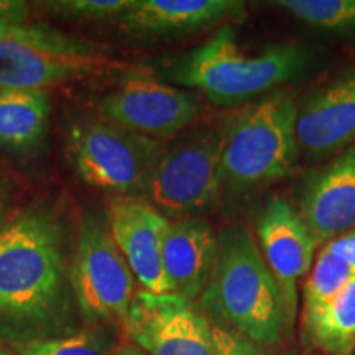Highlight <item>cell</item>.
Masks as SVG:
<instances>
[{
  "mask_svg": "<svg viewBox=\"0 0 355 355\" xmlns=\"http://www.w3.org/2000/svg\"><path fill=\"white\" fill-rule=\"evenodd\" d=\"M64 219L51 204L33 202L0 224V344L76 334L81 314L71 285Z\"/></svg>",
  "mask_w": 355,
  "mask_h": 355,
  "instance_id": "obj_1",
  "label": "cell"
},
{
  "mask_svg": "<svg viewBox=\"0 0 355 355\" xmlns=\"http://www.w3.org/2000/svg\"><path fill=\"white\" fill-rule=\"evenodd\" d=\"M319 61L318 53L303 43L243 44L235 25H224L193 50L168 58L153 73L163 83L199 92L217 107L241 109L303 81Z\"/></svg>",
  "mask_w": 355,
  "mask_h": 355,
  "instance_id": "obj_2",
  "label": "cell"
},
{
  "mask_svg": "<svg viewBox=\"0 0 355 355\" xmlns=\"http://www.w3.org/2000/svg\"><path fill=\"white\" fill-rule=\"evenodd\" d=\"M196 308L214 326L279 347L291 336L277 279L265 263L255 235L242 220L217 232V255Z\"/></svg>",
  "mask_w": 355,
  "mask_h": 355,
  "instance_id": "obj_3",
  "label": "cell"
},
{
  "mask_svg": "<svg viewBox=\"0 0 355 355\" xmlns=\"http://www.w3.org/2000/svg\"><path fill=\"white\" fill-rule=\"evenodd\" d=\"M298 102L279 89L229 114L219 170V207L237 212L288 178L301 153Z\"/></svg>",
  "mask_w": 355,
  "mask_h": 355,
  "instance_id": "obj_4",
  "label": "cell"
},
{
  "mask_svg": "<svg viewBox=\"0 0 355 355\" xmlns=\"http://www.w3.org/2000/svg\"><path fill=\"white\" fill-rule=\"evenodd\" d=\"M227 121L229 114L199 117L163 146L144 199L168 220L202 217L219 206Z\"/></svg>",
  "mask_w": 355,
  "mask_h": 355,
  "instance_id": "obj_5",
  "label": "cell"
},
{
  "mask_svg": "<svg viewBox=\"0 0 355 355\" xmlns=\"http://www.w3.org/2000/svg\"><path fill=\"white\" fill-rule=\"evenodd\" d=\"M121 68L105 44L42 24L0 21V91L46 89Z\"/></svg>",
  "mask_w": 355,
  "mask_h": 355,
  "instance_id": "obj_6",
  "label": "cell"
},
{
  "mask_svg": "<svg viewBox=\"0 0 355 355\" xmlns=\"http://www.w3.org/2000/svg\"><path fill=\"white\" fill-rule=\"evenodd\" d=\"M163 146L102 115L78 117L66 135V152L79 180L112 196L144 199Z\"/></svg>",
  "mask_w": 355,
  "mask_h": 355,
  "instance_id": "obj_7",
  "label": "cell"
},
{
  "mask_svg": "<svg viewBox=\"0 0 355 355\" xmlns=\"http://www.w3.org/2000/svg\"><path fill=\"white\" fill-rule=\"evenodd\" d=\"M135 283L110 234L107 212H84L71 261V285L83 321L92 326L112 321L123 324L137 293Z\"/></svg>",
  "mask_w": 355,
  "mask_h": 355,
  "instance_id": "obj_8",
  "label": "cell"
},
{
  "mask_svg": "<svg viewBox=\"0 0 355 355\" xmlns=\"http://www.w3.org/2000/svg\"><path fill=\"white\" fill-rule=\"evenodd\" d=\"M97 110L128 130L166 144L201 117L202 104L193 91L163 83L153 71L132 69L97 102Z\"/></svg>",
  "mask_w": 355,
  "mask_h": 355,
  "instance_id": "obj_9",
  "label": "cell"
},
{
  "mask_svg": "<svg viewBox=\"0 0 355 355\" xmlns=\"http://www.w3.org/2000/svg\"><path fill=\"white\" fill-rule=\"evenodd\" d=\"M122 327L148 355H216L211 321L176 293L137 291Z\"/></svg>",
  "mask_w": 355,
  "mask_h": 355,
  "instance_id": "obj_10",
  "label": "cell"
},
{
  "mask_svg": "<svg viewBox=\"0 0 355 355\" xmlns=\"http://www.w3.org/2000/svg\"><path fill=\"white\" fill-rule=\"evenodd\" d=\"M255 241L265 263L277 279L293 332L298 311V283L316 259L318 243L295 204L283 196L265 199L255 216Z\"/></svg>",
  "mask_w": 355,
  "mask_h": 355,
  "instance_id": "obj_11",
  "label": "cell"
},
{
  "mask_svg": "<svg viewBox=\"0 0 355 355\" xmlns=\"http://www.w3.org/2000/svg\"><path fill=\"white\" fill-rule=\"evenodd\" d=\"M245 13L241 0H133L115 24L133 42L155 43L216 32Z\"/></svg>",
  "mask_w": 355,
  "mask_h": 355,
  "instance_id": "obj_12",
  "label": "cell"
},
{
  "mask_svg": "<svg viewBox=\"0 0 355 355\" xmlns=\"http://www.w3.org/2000/svg\"><path fill=\"white\" fill-rule=\"evenodd\" d=\"M293 204L318 247L355 227V144L306 171Z\"/></svg>",
  "mask_w": 355,
  "mask_h": 355,
  "instance_id": "obj_13",
  "label": "cell"
},
{
  "mask_svg": "<svg viewBox=\"0 0 355 355\" xmlns=\"http://www.w3.org/2000/svg\"><path fill=\"white\" fill-rule=\"evenodd\" d=\"M296 137L308 162L322 163L355 144V68L311 89L298 104Z\"/></svg>",
  "mask_w": 355,
  "mask_h": 355,
  "instance_id": "obj_14",
  "label": "cell"
},
{
  "mask_svg": "<svg viewBox=\"0 0 355 355\" xmlns=\"http://www.w3.org/2000/svg\"><path fill=\"white\" fill-rule=\"evenodd\" d=\"M109 229L141 290L171 293L163 268V241L168 219L141 198L112 196L107 206Z\"/></svg>",
  "mask_w": 355,
  "mask_h": 355,
  "instance_id": "obj_15",
  "label": "cell"
},
{
  "mask_svg": "<svg viewBox=\"0 0 355 355\" xmlns=\"http://www.w3.org/2000/svg\"><path fill=\"white\" fill-rule=\"evenodd\" d=\"M217 255V232L204 217L168 220L163 268L171 293L196 303L206 290Z\"/></svg>",
  "mask_w": 355,
  "mask_h": 355,
  "instance_id": "obj_16",
  "label": "cell"
},
{
  "mask_svg": "<svg viewBox=\"0 0 355 355\" xmlns=\"http://www.w3.org/2000/svg\"><path fill=\"white\" fill-rule=\"evenodd\" d=\"M51 102L46 89L0 91V148L28 157L46 141Z\"/></svg>",
  "mask_w": 355,
  "mask_h": 355,
  "instance_id": "obj_17",
  "label": "cell"
},
{
  "mask_svg": "<svg viewBox=\"0 0 355 355\" xmlns=\"http://www.w3.org/2000/svg\"><path fill=\"white\" fill-rule=\"evenodd\" d=\"M303 337L326 355H350L355 347V277L314 313L303 316Z\"/></svg>",
  "mask_w": 355,
  "mask_h": 355,
  "instance_id": "obj_18",
  "label": "cell"
},
{
  "mask_svg": "<svg viewBox=\"0 0 355 355\" xmlns=\"http://www.w3.org/2000/svg\"><path fill=\"white\" fill-rule=\"evenodd\" d=\"M273 6L327 37L355 44V0H278Z\"/></svg>",
  "mask_w": 355,
  "mask_h": 355,
  "instance_id": "obj_19",
  "label": "cell"
},
{
  "mask_svg": "<svg viewBox=\"0 0 355 355\" xmlns=\"http://www.w3.org/2000/svg\"><path fill=\"white\" fill-rule=\"evenodd\" d=\"M355 277V268L319 250L303 285V316L327 304Z\"/></svg>",
  "mask_w": 355,
  "mask_h": 355,
  "instance_id": "obj_20",
  "label": "cell"
},
{
  "mask_svg": "<svg viewBox=\"0 0 355 355\" xmlns=\"http://www.w3.org/2000/svg\"><path fill=\"white\" fill-rule=\"evenodd\" d=\"M112 352L109 339L96 326L64 337L30 340L13 349L17 355H112Z\"/></svg>",
  "mask_w": 355,
  "mask_h": 355,
  "instance_id": "obj_21",
  "label": "cell"
},
{
  "mask_svg": "<svg viewBox=\"0 0 355 355\" xmlns=\"http://www.w3.org/2000/svg\"><path fill=\"white\" fill-rule=\"evenodd\" d=\"M133 0H51L40 7L61 19L76 21L117 20Z\"/></svg>",
  "mask_w": 355,
  "mask_h": 355,
  "instance_id": "obj_22",
  "label": "cell"
},
{
  "mask_svg": "<svg viewBox=\"0 0 355 355\" xmlns=\"http://www.w3.org/2000/svg\"><path fill=\"white\" fill-rule=\"evenodd\" d=\"M216 355H296L291 350L282 347H270L247 339L237 332L212 324Z\"/></svg>",
  "mask_w": 355,
  "mask_h": 355,
  "instance_id": "obj_23",
  "label": "cell"
},
{
  "mask_svg": "<svg viewBox=\"0 0 355 355\" xmlns=\"http://www.w3.org/2000/svg\"><path fill=\"white\" fill-rule=\"evenodd\" d=\"M321 248H324L334 259L344 261V263L355 268V227L337 235L336 239H332L331 242H327Z\"/></svg>",
  "mask_w": 355,
  "mask_h": 355,
  "instance_id": "obj_24",
  "label": "cell"
},
{
  "mask_svg": "<svg viewBox=\"0 0 355 355\" xmlns=\"http://www.w3.org/2000/svg\"><path fill=\"white\" fill-rule=\"evenodd\" d=\"M30 6L21 0H0V21L6 24H26Z\"/></svg>",
  "mask_w": 355,
  "mask_h": 355,
  "instance_id": "obj_25",
  "label": "cell"
},
{
  "mask_svg": "<svg viewBox=\"0 0 355 355\" xmlns=\"http://www.w3.org/2000/svg\"><path fill=\"white\" fill-rule=\"evenodd\" d=\"M7 206H8V189L3 178L0 176V224L7 217Z\"/></svg>",
  "mask_w": 355,
  "mask_h": 355,
  "instance_id": "obj_26",
  "label": "cell"
},
{
  "mask_svg": "<svg viewBox=\"0 0 355 355\" xmlns=\"http://www.w3.org/2000/svg\"><path fill=\"white\" fill-rule=\"evenodd\" d=\"M112 355H148L146 352H144V350L137 347V345L133 344H122L119 345V347L114 349Z\"/></svg>",
  "mask_w": 355,
  "mask_h": 355,
  "instance_id": "obj_27",
  "label": "cell"
},
{
  "mask_svg": "<svg viewBox=\"0 0 355 355\" xmlns=\"http://www.w3.org/2000/svg\"><path fill=\"white\" fill-rule=\"evenodd\" d=\"M0 355H17V354H13V352H8V350H6L3 347H0Z\"/></svg>",
  "mask_w": 355,
  "mask_h": 355,
  "instance_id": "obj_28",
  "label": "cell"
},
{
  "mask_svg": "<svg viewBox=\"0 0 355 355\" xmlns=\"http://www.w3.org/2000/svg\"><path fill=\"white\" fill-rule=\"evenodd\" d=\"M350 355H355V347H354V350H352V352H350Z\"/></svg>",
  "mask_w": 355,
  "mask_h": 355,
  "instance_id": "obj_29",
  "label": "cell"
}]
</instances>
